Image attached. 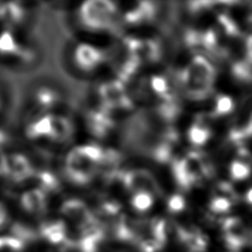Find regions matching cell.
<instances>
[{
	"label": "cell",
	"mask_w": 252,
	"mask_h": 252,
	"mask_svg": "<svg viewBox=\"0 0 252 252\" xmlns=\"http://www.w3.org/2000/svg\"><path fill=\"white\" fill-rule=\"evenodd\" d=\"M127 160L117 146L77 140L53 159L66 193L89 196Z\"/></svg>",
	"instance_id": "obj_1"
},
{
	"label": "cell",
	"mask_w": 252,
	"mask_h": 252,
	"mask_svg": "<svg viewBox=\"0 0 252 252\" xmlns=\"http://www.w3.org/2000/svg\"><path fill=\"white\" fill-rule=\"evenodd\" d=\"M59 5L51 9L61 13L70 36L112 42L122 33L118 1H63Z\"/></svg>",
	"instance_id": "obj_2"
},
{
	"label": "cell",
	"mask_w": 252,
	"mask_h": 252,
	"mask_svg": "<svg viewBox=\"0 0 252 252\" xmlns=\"http://www.w3.org/2000/svg\"><path fill=\"white\" fill-rule=\"evenodd\" d=\"M14 125L20 142L48 159H54L78 140L74 111L19 117Z\"/></svg>",
	"instance_id": "obj_3"
},
{
	"label": "cell",
	"mask_w": 252,
	"mask_h": 252,
	"mask_svg": "<svg viewBox=\"0 0 252 252\" xmlns=\"http://www.w3.org/2000/svg\"><path fill=\"white\" fill-rule=\"evenodd\" d=\"M116 41L101 42L69 35L59 48V66L68 78L89 85L111 73Z\"/></svg>",
	"instance_id": "obj_4"
},
{
	"label": "cell",
	"mask_w": 252,
	"mask_h": 252,
	"mask_svg": "<svg viewBox=\"0 0 252 252\" xmlns=\"http://www.w3.org/2000/svg\"><path fill=\"white\" fill-rule=\"evenodd\" d=\"M75 105L69 89L60 79L41 74L24 86L17 118L45 113H69L74 111Z\"/></svg>",
	"instance_id": "obj_5"
},
{
	"label": "cell",
	"mask_w": 252,
	"mask_h": 252,
	"mask_svg": "<svg viewBox=\"0 0 252 252\" xmlns=\"http://www.w3.org/2000/svg\"><path fill=\"white\" fill-rule=\"evenodd\" d=\"M82 99L123 123L132 120L140 112L129 84L112 73L87 85Z\"/></svg>",
	"instance_id": "obj_6"
},
{
	"label": "cell",
	"mask_w": 252,
	"mask_h": 252,
	"mask_svg": "<svg viewBox=\"0 0 252 252\" xmlns=\"http://www.w3.org/2000/svg\"><path fill=\"white\" fill-rule=\"evenodd\" d=\"M43 60V47L32 32L0 28V68L14 74H30Z\"/></svg>",
	"instance_id": "obj_7"
},
{
	"label": "cell",
	"mask_w": 252,
	"mask_h": 252,
	"mask_svg": "<svg viewBox=\"0 0 252 252\" xmlns=\"http://www.w3.org/2000/svg\"><path fill=\"white\" fill-rule=\"evenodd\" d=\"M78 140L121 148L125 123L81 99L74 109Z\"/></svg>",
	"instance_id": "obj_8"
},
{
	"label": "cell",
	"mask_w": 252,
	"mask_h": 252,
	"mask_svg": "<svg viewBox=\"0 0 252 252\" xmlns=\"http://www.w3.org/2000/svg\"><path fill=\"white\" fill-rule=\"evenodd\" d=\"M51 160L20 142L0 158L3 192L11 194L32 185L39 167Z\"/></svg>",
	"instance_id": "obj_9"
},
{
	"label": "cell",
	"mask_w": 252,
	"mask_h": 252,
	"mask_svg": "<svg viewBox=\"0 0 252 252\" xmlns=\"http://www.w3.org/2000/svg\"><path fill=\"white\" fill-rule=\"evenodd\" d=\"M118 2L122 33L128 32L158 31L159 24L167 16L168 8H165L164 3L143 0Z\"/></svg>",
	"instance_id": "obj_10"
},
{
	"label": "cell",
	"mask_w": 252,
	"mask_h": 252,
	"mask_svg": "<svg viewBox=\"0 0 252 252\" xmlns=\"http://www.w3.org/2000/svg\"><path fill=\"white\" fill-rule=\"evenodd\" d=\"M129 86L140 110L176 98L170 77L159 71L145 72L132 81Z\"/></svg>",
	"instance_id": "obj_11"
},
{
	"label": "cell",
	"mask_w": 252,
	"mask_h": 252,
	"mask_svg": "<svg viewBox=\"0 0 252 252\" xmlns=\"http://www.w3.org/2000/svg\"><path fill=\"white\" fill-rule=\"evenodd\" d=\"M43 8L44 2L0 1V28L33 32Z\"/></svg>",
	"instance_id": "obj_12"
},
{
	"label": "cell",
	"mask_w": 252,
	"mask_h": 252,
	"mask_svg": "<svg viewBox=\"0 0 252 252\" xmlns=\"http://www.w3.org/2000/svg\"><path fill=\"white\" fill-rule=\"evenodd\" d=\"M7 195L11 205L27 217L45 220L48 213L54 209L55 202L33 184Z\"/></svg>",
	"instance_id": "obj_13"
},
{
	"label": "cell",
	"mask_w": 252,
	"mask_h": 252,
	"mask_svg": "<svg viewBox=\"0 0 252 252\" xmlns=\"http://www.w3.org/2000/svg\"><path fill=\"white\" fill-rule=\"evenodd\" d=\"M58 218L65 222H70L77 228L82 227L96 218L94 217L88 199L85 196L65 193L54 204V209Z\"/></svg>",
	"instance_id": "obj_14"
},
{
	"label": "cell",
	"mask_w": 252,
	"mask_h": 252,
	"mask_svg": "<svg viewBox=\"0 0 252 252\" xmlns=\"http://www.w3.org/2000/svg\"><path fill=\"white\" fill-rule=\"evenodd\" d=\"M86 198L94 217L100 221L102 218L114 220L125 213L122 199L106 187H98Z\"/></svg>",
	"instance_id": "obj_15"
},
{
	"label": "cell",
	"mask_w": 252,
	"mask_h": 252,
	"mask_svg": "<svg viewBox=\"0 0 252 252\" xmlns=\"http://www.w3.org/2000/svg\"><path fill=\"white\" fill-rule=\"evenodd\" d=\"M161 195L162 193L151 188L135 189L122 198L125 213L129 211L128 215L134 218L135 216H144L154 208L157 198Z\"/></svg>",
	"instance_id": "obj_16"
},
{
	"label": "cell",
	"mask_w": 252,
	"mask_h": 252,
	"mask_svg": "<svg viewBox=\"0 0 252 252\" xmlns=\"http://www.w3.org/2000/svg\"><path fill=\"white\" fill-rule=\"evenodd\" d=\"M33 185L47 194L54 202L66 193L60 176L53 164V160L48 161L39 167Z\"/></svg>",
	"instance_id": "obj_17"
},
{
	"label": "cell",
	"mask_w": 252,
	"mask_h": 252,
	"mask_svg": "<svg viewBox=\"0 0 252 252\" xmlns=\"http://www.w3.org/2000/svg\"><path fill=\"white\" fill-rule=\"evenodd\" d=\"M40 234L52 244H61L67 239V223L60 218L43 220L39 225Z\"/></svg>",
	"instance_id": "obj_18"
},
{
	"label": "cell",
	"mask_w": 252,
	"mask_h": 252,
	"mask_svg": "<svg viewBox=\"0 0 252 252\" xmlns=\"http://www.w3.org/2000/svg\"><path fill=\"white\" fill-rule=\"evenodd\" d=\"M185 70L189 74L203 81H206L211 84H213L214 82L215 69L212 66V64L202 55H196L192 59L191 63L185 68Z\"/></svg>",
	"instance_id": "obj_19"
},
{
	"label": "cell",
	"mask_w": 252,
	"mask_h": 252,
	"mask_svg": "<svg viewBox=\"0 0 252 252\" xmlns=\"http://www.w3.org/2000/svg\"><path fill=\"white\" fill-rule=\"evenodd\" d=\"M14 105V94L9 82L0 75V123L9 122Z\"/></svg>",
	"instance_id": "obj_20"
},
{
	"label": "cell",
	"mask_w": 252,
	"mask_h": 252,
	"mask_svg": "<svg viewBox=\"0 0 252 252\" xmlns=\"http://www.w3.org/2000/svg\"><path fill=\"white\" fill-rule=\"evenodd\" d=\"M20 143L15 125L9 122L0 123V158Z\"/></svg>",
	"instance_id": "obj_21"
},
{
	"label": "cell",
	"mask_w": 252,
	"mask_h": 252,
	"mask_svg": "<svg viewBox=\"0 0 252 252\" xmlns=\"http://www.w3.org/2000/svg\"><path fill=\"white\" fill-rule=\"evenodd\" d=\"M222 230L224 233V237H231L235 239H239L247 242L248 233L247 230L238 218H229L223 220L222 222Z\"/></svg>",
	"instance_id": "obj_22"
},
{
	"label": "cell",
	"mask_w": 252,
	"mask_h": 252,
	"mask_svg": "<svg viewBox=\"0 0 252 252\" xmlns=\"http://www.w3.org/2000/svg\"><path fill=\"white\" fill-rule=\"evenodd\" d=\"M179 235L192 252H204L206 250L208 239L200 231L180 230Z\"/></svg>",
	"instance_id": "obj_23"
},
{
	"label": "cell",
	"mask_w": 252,
	"mask_h": 252,
	"mask_svg": "<svg viewBox=\"0 0 252 252\" xmlns=\"http://www.w3.org/2000/svg\"><path fill=\"white\" fill-rule=\"evenodd\" d=\"M210 135H211L210 130L206 126L198 122L192 125L188 130V139L192 144L196 146L204 145L210 138Z\"/></svg>",
	"instance_id": "obj_24"
},
{
	"label": "cell",
	"mask_w": 252,
	"mask_h": 252,
	"mask_svg": "<svg viewBox=\"0 0 252 252\" xmlns=\"http://www.w3.org/2000/svg\"><path fill=\"white\" fill-rule=\"evenodd\" d=\"M232 73L238 80L250 82L252 81V64L246 62H236L232 67Z\"/></svg>",
	"instance_id": "obj_25"
},
{
	"label": "cell",
	"mask_w": 252,
	"mask_h": 252,
	"mask_svg": "<svg viewBox=\"0 0 252 252\" xmlns=\"http://www.w3.org/2000/svg\"><path fill=\"white\" fill-rule=\"evenodd\" d=\"M230 175L234 180H243L251 173V167L239 160H233L229 166Z\"/></svg>",
	"instance_id": "obj_26"
},
{
	"label": "cell",
	"mask_w": 252,
	"mask_h": 252,
	"mask_svg": "<svg viewBox=\"0 0 252 252\" xmlns=\"http://www.w3.org/2000/svg\"><path fill=\"white\" fill-rule=\"evenodd\" d=\"M10 205L8 195L0 191V229L6 226L10 221Z\"/></svg>",
	"instance_id": "obj_27"
},
{
	"label": "cell",
	"mask_w": 252,
	"mask_h": 252,
	"mask_svg": "<svg viewBox=\"0 0 252 252\" xmlns=\"http://www.w3.org/2000/svg\"><path fill=\"white\" fill-rule=\"evenodd\" d=\"M233 100L230 96L225 94H220L217 97L215 113L217 115H223L230 112L233 109Z\"/></svg>",
	"instance_id": "obj_28"
},
{
	"label": "cell",
	"mask_w": 252,
	"mask_h": 252,
	"mask_svg": "<svg viewBox=\"0 0 252 252\" xmlns=\"http://www.w3.org/2000/svg\"><path fill=\"white\" fill-rule=\"evenodd\" d=\"M232 206V203L222 197H219V196H215L211 202H210V209L212 212L216 213V214H223V213H227L230 208Z\"/></svg>",
	"instance_id": "obj_29"
},
{
	"label": "cell",
	"mask_w": 252,
	"mask_h": 252,
	"mask_svg": "<svg viewBox=\"0 0 252 252\" xmlns=\"http://www.w3.org/2000/svg\"><path fill=\"white\" fill-rule=\"evenodd\" d=\"M166 208L170 213H179L185 208V200L179 194H172L166 199Z\"/></svg>",
	"instance_id": "obj_30"
},
{
	"label": "cell",
	"mask_w": 252,
	"mask_h": 252,
	"mask_svg": "<svg viewBox=\"0 0 252 252\" xmlns=\"http://www.w3.org/2000/svg\"><path fill=\"white\" fill-rule=\"evenodd\" d=\"M216 191L218 192L217 196L225 198V199L229 200L231 203H234L237 199V195H236L234 189L227 182H220L216 187Z\"/></svg>",
	"instance_id": "obj_31"
},
{
	"label": "cell",
	"mask_w": 252,
	"mask_h": 252,
	"mask_svg": "<svg viewBox=\"0 0 252 252\" xmlns=\"http://www.w3.org/2000/svg\"><path fill=\"white\" fill-rule=\"evenodd\" d=\"M219 21H220V24L221 25L222 30L226 33H228V34H237V32H237V27L229 17L221 14L219 17Z\"/></svg>",
	"instance_id": "obj_32"
},
{
	"label": "cell",
	"mask_w": 252,
	"mask_h": 252,
	"mask_svg": "<svg viewBox=\"0 0 252 252\" xmlns=\"http://www.w3.org/2000/svg\"><path fill=\"white\" fill-rule=\"evenodd\" d=\"M237 157L239 161L251 166L252 165V154L245 148L243 147H239L238 151H237Z\"/></svg>",
	"instance_id": "obj_33"
},
{
	"label": "cell",
	"mask_w": 252,
	"mask_h": 252,
	"mask_svg": "<svg viewBox=\"0 0 252 252\" xmlns=\"http://www.w3.org/2000/svg\"><path fill=\"white\" fill-rule=\"evenodd\" d=\"M246 54H247V61L252 64V35H249L246 38Z\"/></svg>",
	"instance_id": "obj_34"
},
{
	"label": "cell",
	"mask_w": 252,
	"mask_h": 252,
	"mask_svg": "<svg viewBox=\"0 0 252 252\" xmlns=\"http://www.w3.org/2000/svg\"><path fill=\"white\" fill-rule=\"evenodd\" d=\"M3 247H8L7 236H0V249Z\"/></svg>",
	"instance_id": "obj_35"
},
{
	"label": "cell",
	"mask_w": 252,
	"mask_h": 252,
	"mask_svg": "<svg viewBox=\"0 0 252 252\" xmlns=\"http://www.w3.org/2000/svg\"><path fill=\"white\" fill-rule=\"evenodd\" d=\"M245 199H246L247 203H249L250 205H252V188H250V189L247 191V193H246V195H245Z\"/></svg>",
	"instance_id": "obj_36"
},
{
	"label": "cell",
	"mask_w": 252,
	"mask_h": 252,
	"mask_svg": "<svg viewBox=\"0 0 252 252\" xmlns=\"http://www.w3.org/2000/svg\"><path fill=\"white\" fill-rule=\"evenodd\" d=\"M0 191L3 192V190H2V180H1V172H0Z\"/></svg>",
	"instance_id": "obj_37"
}]
</instances>
